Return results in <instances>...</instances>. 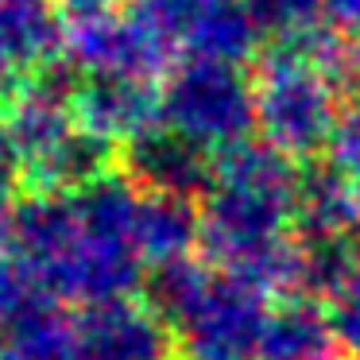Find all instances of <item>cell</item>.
<instances>
[{
  "label": "cell",
  "instance_id": "cell-1",
  "mask_svg": "<svg viewBox=\"0 0 360 360\" xmlns=\"http://www.w3.org/2000/svg\"><path fill=\"white\" fill-rule=\"evenodd\" d=\"M16 248L32 283L63 302L124 298L140 283V248L82 221L74 194H32L16 210Z\"/></svg>",
  "mask_w": 360,
  "mask_h": 360
},
{
  "label": "cell",
  "instance_id": "cell-2",
  "mask_svg": "<svg viewBox=\"0 0 360 360\" xmlns=\"http://www.w3.org/2000/svg\"><path fill=\"white\" fill-rule=\"evenodd\" d=\"M298 202V171L267 140H240L213 155V186L202 205V248L225 271L287 236Z\"/></svg>",
  "mask_w": 360,
  "mask_h": 360
},
{
  "label": "cell",
  "instance_id": "cell-3",
  "mask_svg": "<svg viewBox=\"0 0 360 360\" xmlns=\"http://www.w3.org/2000/svg\"><path fill=\"white\" fill-rule=\"evenodd\" d=\"M256 128L290 159H310L329 148L341 124L345 89L321 63L290 47H271L256 74Z\"/></svg>",
  "mask_w": 360,
  "mask_h": 360
},
{
  "label": "cell",
  "instance_id": "cell-4",
  "mask_svg": "<svg viewBox=\"0 0 360 360\" xmlns=\"http://www.w3.org/2000/svg\"><path fill=\"white\" fill-rule=\"evenodd\" d=\"M163 124L217 155L240 140H252L248 132L256 128V86L240 70V63L194 55L163 86Z\"/></svg>",
  "mask_w": 360,
  "mask_h": 360
},
{
  "label": "cell",
  "instance_id": "cell-5",
  "mask_svg": "<svg viewBox=\"0 0 360 360\" xmlns=\"http://www.w3.org/2000/svg\"><path fill=\"white\" fill-rule=\"evenodd\" d=\"M66 58L86 78H163L174 58V39L140 8H109L66 20Z\"/></svg>",
  "mask_w": 360,
  "mask_h": 360
},
{
  "label": "cell",
  "instance_id": "cell-6",
  "mask_svg": "<svg viewBox=\"0 0 360 360\" xmlns=\"http://www.w3.org/2000/svg\"><path fill=\"white\" fill-rule=\"evenodd\" d=\"M271 321L267 295L240 275H213L190 314L174 326L179 360H259V341Z\"/></svg>",
  "mask_w": 360,
  "mask_h": 360
},
{
  "label": "cell",
  "instance_id": "cell-7",
  "mask_svg": "<svg viewBox=\"0 0 360 360\" xmlns=\"http://www.w3.org/2000/svg\"><path fill=\"white\" fill-rule=\"evenodd\" d=\"M78 360H179V337L148 302L105 298L78 314Z\"/></svg>",
  "mask_w": 360,
  "mask_h": 360
},
{
  "label": "cell",
  "instance_id": "cell-8",
  "mask_svg": "<svg viewBox=\"0 0 360 360\" xmlns=\"http://www.w3.org/2000/svg\"><path fill=\"white\" fill-rule=\"evenodd\" d=\"M74 120L101 140L132 143L163 120V89L148 78H86L74 89Z\"/></svg>",
  "mask_w": 360,
  "mask_h": 360
},
{
  "label": "cell",
  "instance_id": "cell-9",
  "mask_svg": "<svg viewBox=\"0 0 360 360\" xmlns=\"http://www.w3.org/2000/svg\"><path fill=\"white\" fill-rule=\"evenodd\" d=\"M66 51V16L43 0H0V101L58 63Z\"/></svg>",
  "mask_w": 360,
  "mask_h": 360
},
{
  "label": "cell",
  "instance_id": "cell-10",
  "mask_svg": "<svg viewBox=\"0 0 360 360\" xmlns=\"http://www.w3.org/2000/svg\"><path fill=\"white\" fill-rule=\"evenodd\" d=\"M120 171L140 190H167V194L198 198L213 186V155L179 136L174 128L155 124L132 143L120 148Z\"/></svg>",
  "mask_w": 360,
  "mask_h": 360
},
{
  "label": "cell",
  "instance_id": "cell-11",
  "mask_svg": "<svg viewBox=\"0 0 360 360\" xmlns=\"http://www.w3.org/2000/svg\"><path fill=\"white\" fill-rule=\"evenodd\" d=\"M298 240L314 236H360V186L333 163H310L298 171L295 202Z\"/></svg>",
  "mask_w": 360,
  "mask_h": 360
},
{
  "label": "cell",
  "instance_id": "cell-12",
  "mask_svg": "<svg viewBox=\"0 0 360 360\" xmlns=\"http://www.w3.org/2000/svg\"><path fill=\"white\" fill-rule=\"evenodd\" d=\"M0 345L16 360H78V318L66 314L63 298L32 290L0 329Z\"/></svg>",
  "mask_w": 360,
  "mask_h": 360
},
{
  "label": "cell",
  "instance_id": "cell-13",
  "mask_svg": "<svg viewBox=\"0 0 360 360\" xmlns=\"http://www.w3.org/2000/svg\"><path fill=\"white\" fill-rule=\"evenodd\" d=\"M202 244V210L186 194L143 190L136 213V248L143 264H171Z\"/></svg>",
  "mask_w": 360,
  "mask_h": 360
},
{
  "label": "cell",
  "instance_id": "cell-14",
  "mask_svg": "<svg viewBox=\"0 0 360 360\" xmlns=\"http://www.w3.org/2000/svg\"><path fill=\"white\" fill-rule=\"evenodd\" d=\"M341 337L333 318L321 314L306 298H290L287 306L271 310V321L259 341V360H345Z\"/></svg>",
  "mask_w": 360,
  "mask_h": 360
},
{
  "label": "cell",
  "instance_id": "cell-15",
  "mask_svg": "<svg viewBox=\"0 0 360 360\" xmlns=\"http://www.w3.org/2000/svg\"><path fill=\"white\" fill-rule=\"evenodd\" d=\"M264 39L248 12V0H213L186 32V47L198 58H221V63H244Z\"/></svg>",
  "mask_w": 360,
  "mask_h": 360
},
{
  "label": "cell",
  "instance_id": "cell-16",
  "mask_svg": "<svg viewBox=\"0 0 360 360\" xmlns=\"http://www.w3.org/2000/svg\"><path fill=\"white\" fill-rule=\"evenodd\" d=\"M210 279H213L210 267L198 264L194 256H182V259H171V264H155L143 298H148L151 310L163 314L174 329L190 314V306L202 298V290L210 287Z\"/></svg>",
  "mask_w": 360,
  "mask_h": 360
},
{
  "label": "cell",
  "instance_id": "cell-17",
  "mask_svg": "<svg viewBox=\"0 0 360 360\" xmlns=\"http://www.w3.org/2000/svg\"><path fill=\"white\" fill-rule=\"evenodd\" d=\"M248 12L271 47H298L326 27L329 0H248Z\"/></svg>",
  "mask_w": 360,
  "mask_h": 360
},
{
  "label": "cell",
  "instance_id": "cell-18",
  "mask_svg": "<svg viewBox=\"0 0 360 360\" xmlns=\"http://www.w3.org/2000/svg\"><path fill=\"white\" fill-rule=\"evenodd\" d=\"M213 0H136L132 8H140L155 27H163L174 43L186 39V32L194 27V20L210 8Z\"/></svg>",
  "mask_w": 360,
  "mask_h": 360
},
{
  "label": "cell",
  "instance_id": "cell-19",
  "mask_svg": "<svg viewBox=\"0 0 360 360\" xmlns=\"http://www.w3.org/2000/svg\"><path fill=\"white\" fill-rule=\"evenodd\" d=\"M333 298L337 302H333V310H329L333 329H337V337H341L345 352L360 360V267L345 279V287L337 290Z\"/></svg>",
  "mask_w": 360,
  "mask_h": 360
},
{
  "label": "cell",
  "instance_id": "cell-20",
  "mask_svg": "<svg viewBox=\"0 0 360 360\" xmlns=\"http://www.w3.org/2000/svg\"><path fill=\"white\" fill-rule=\"evenodd\" d=\"M326 155H329V163H333L337 171H345L360 186V109L341 117V124H337Z\"/></svg>",
  "mask_w": 360,
  "mask_h": 360
},
{
  "label": "cell",
  "instance_id": "cell-21",
  "mask_svg": "<svg viewBox=\"0 0 360 360\" xmlns=\"http://www.w3.org/2000/svg\"><path fill=\"white\" fill-rule=\"evenodd\" d=\"M20 179H24V151L8 124V112L0 105V198H8L20 186Z\"/></svg>",
  "mask_w": 360,
  "mask_h": 360
},
{
  "label": "cell",
  "instance_id": "cell-22",
  "mask_svg": "<svg viewBox=\"0 0 360 360\" xmlns=\"http://www.w3.org/2000/svg\"><path fill=\"white\" fill-rule=\"evenodd\" d=\"M27 295H32V275L24 271V264L0 259V329L12 321V314L24 306Z\"/></svg>",
  "mask_w": 360,
  "mask_h": 360
},
{
  "label": "cell",
  "instance_id": "cell-23",
  "mask_svg": "<svg viewBox=\"0 0 360 360\" xmlns=\"http://www.w3.org/2000/svg\"><path fill=\"white\" fill-rule=\"evenodd\" d=\"M329 24L360 51V0H329Z\"/></svg>",
  "mask_w": 360,
  "mask_h": 360
},
{
  "label": "cell",
  "instance_id": "cell-24",
  "mask_svg": "<svg viewBox=\"0 0 360 360\" xmlns=\"http://www.w3.org/2000/svg\"><path fill=\"white\" fill-rule=\"evenodd\" d=\"M117 8V0H63V16L66 20H82V16H97V12Z\"/></svg>",
  "mask_w": 360,
  "mask_h": 360
},
{
  "label": "cell",
  "instance_id": "cell-25",
  "mask_svg": "<svg viewBox=\"0 0 360 360\" xmlns=\"http://www.w3.org/2000/svg\"><path fill=\"white\" fill-rule=\"evenodd\" d=\"M8 248H16V210H8L0 198V259Z\"/></svg>",
  "mask_w": 360,
  "mask_h": 360
},
{
  "label": "cell",
  "instance_id": "cell-26",
  "mask_svg": "<svg viewBox=\"0 0 360 360\" xmlns=\"http://www.w3.org/2000/svg\"><path fill=\"white\" fill-rule=\"evenodd\" d=\"M0 360H16V356H8V352H0Z\"/></svg>",
  "mask_w": 360,
  "mask_h": 360
}]
</instances>
